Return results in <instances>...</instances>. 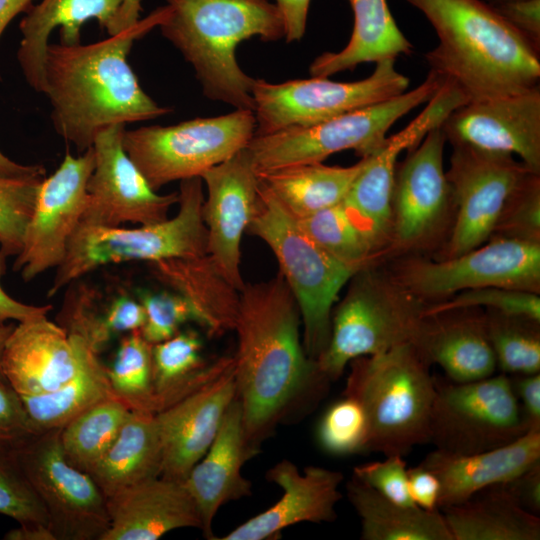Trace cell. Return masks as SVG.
Instances as JSON below:
<instances>
[{
  "label": "cell",
  "instance_id": "9",
  "mask_svg": "<svg viewBox=\"0 0 540 540\" xmlns=\"http://www.w3.org/2000/svg\"><path fill=\"white\" fill-rule=\"evenodd\" d=\"M444 79L430 70L416 88L309 127L255 135L249 144L257 174L288 166L322 162L330 155L354 150L361 158L373 154L393 124L427 103Z\"/></svg>",
  "mask_w": 540,
  "mask_h": 540
},
{
  "label": "cell",
  "instance_id": "60",
  "mask_svg": "<svg viewBox=\"0 0 540 540\" xmlns=\"http://www.w3.org/2000/svg\"><path fill=\"white\" fill-rule=\"evenodd\" d=\"M487 3L494 5L502 2L517 1V0H485Z\"/></svg>",
  "mask_w": 540,
  "mask_h": 540
},
{
  "label": "cell",
  "instance_id": "37",
  "mask_svg": "<svg viewBox=\"0 0 540 540\" xmlns=\"http://www.w3.org/2000/svg\"><path fill=\"white\" fill-rule=\"evenodd\" d=\"M35 434L61 429L94 405L114 398L105 366L91 350L78 373L60 388L21 396Z\"/></svg>",
  "mask_w": 540,
  "mask_h": 540
},
{
  "label": "cell",
  "instance_id": "43",
  "mask_svg": "<svg viewBox=\"0 0 540 540\" xmlns=\"http://www.w3.org/2000/svg\"><path fill=\"white\" fill-rule=\"evenodd\" d=\"M539 293L503 288L486 287L459 292L449 300L426 307L424 317L446 311L486 307L508 316L528 318L540 322Z\"/></svg>",
  "mask_w": 540,
  "mask_h": 540
},
{
  "label": "cell",
  "instance_id": "35",
  "mask_svg": "<svg viewBox=\"0 0 540 540\" xmlns=\"http://www.w3.org/2000/svg\"><path fill=\"white\" fill-rule=\"evenodd\" d=\"M346 492L360 518L363 540H453L440 510L398 504L355 475Z\"/></svg>",
  "mask_w": 540,
  "mask_h": 540
},
{
  "label": "cell",
  "instance_id": "57",
  "mask_svg": "<svg viewBox=\"0 0 540 540\" xmlns=\"http://www.w3.org/2000/svg\"><path fill=\"white\" fill-rule=\"evenodd\" d=\"M45 168L42 165H23L16 163L0 151V175L11 178L43 177Z\"/></svg>",
  "mask_w": 540,
  "mask_h": 540
},
{
  "label": "cell",
  "instance_id": "29",
  "mask_svg": "<svg viewBox=\"0 0 540 540\" xmlns=\"http://www.w3.org/2000/svg\"><path fill=\"white\" fill-rule=\"evenodd\" d=\"M413 344L453 382L475 381L497 371L486 316L466 308L425 316Z\"/></svg>",
  "mask_w": 540,
  "mask_h": 540
},
{
  "label": "cell",
  "instance_id": "23",
  "mask_svg": "<svg viewBox=\"0 0 540 540\" xmlns=\"http://www.w3.org/2000/svg\"><path fill=\"white\" fill-rule=\"evenodd\" d=\"M141 0H42L32 5L19 23L22 39L17 60L28 85L42 93L44 60L52 31L59 28L60 43L80 44V29L95 19L109 36L140 21Z\"/></svg>",
  "mask_w": 540,
  "mask_h": 540
},
{
  "label": "cell",
  "instance_id": "34",
  "mask_svg": "<svg viewBox=\"0 0 540 540\" xmlns=\"http://www.w3.org/2000/svg\"><path fill=\"white\" fill-rule=\"evenodd\" d=\"M203 343L192 329L152 345V382L156 413L217 378L234 362L223 356L211 363L202 356Z\"/></svg>",
  "mask_w": 540,
  "mask_h": 540
},
{
  "label": "cell",
  "instance_id": "26",
  "mask_svg": "<svg viewBox=\"0 0 540 540\" xmlns=\"http://www.w3.org/2000/svg\"><path fill=\"white\" fill-rule=\"evenodd\" d=\"M110 524L102 540H156L181 528L202 529L183 482L158 476L106 498Z\"/></svg>",
  "mask_w": 540,
  "mask_h": 540
},
{
  "label": "cell",
  "instance_id": "11",
  "mask_svg": "<svg viewBox=\"0 0 540 540\" xmlns=\"http://www.w3.org/2000/svg\"><path fill=\"white\" fill-rule=\"evenodd\" d=\"M528 431L507 374L453 382L436 378L429 443L451 455H469L516 441Z\"/></svg>",
  "mask_w": 540,
  "mask_h": 540
},
{
  "label": "cell",
  "instance_id": "17",
  "mask_svg": "<svg viewBox=\"0 0 540 540\" xmlns=\"http://www.w3.org/2000/svg\"><path fill=\"white\" fill-rule=\"evenodd\" d=\"M94 167L92 146L77 157L67 151L56 171L42 180L13 265L25 282L63 262L87 205V183Z\"/></svg>",
  "mask_w": 540,
  "mask_h": 540
},
{
  "label": "cell",
  "instance_id": "50",
  "mask_svg": "<svg viewBox=\"0 0 540 540\" xmlns=\"http://www.w3.org/2000/svg\"><path fill=\"white\" fill-rule=\"evenodd\" d=\"M516 30L540 49V0H517L492 5Z\"/></svg>",
  "mask_w": 540,
  "mask_h": 540
},
{
  "label": "cell",
  "instance_id": "16",
  "mask_svg": "<svg viewBox=\"0 0 540 540\" xmlns=\"http://www.w3.org/2000/svg\"><path fill=\"white\" fill-rule=\"evenodd\" d=\"M467 103L462 93L445 80L415 119L364 157L363 167L342 204L376 253L392 237V190L398 156L416 146L430 130L441 126L455 109Z\"/></svg>",
  "mask_w": 540,
  "mask_h": 540
},
{
  "label": "cell",
  "instance_id": "15",
  "mask_svg": "<svg viewBox=\"0 0 540 540\" xmlns=\"http://www.w3.org/2000/svg\"><path fill=\"white\" fill-rule=\"evenodd\" d=\"M532 174L512 155L454 145L446 177L457 217L443 259L486 242L511 197Z\"/></svg>",
  "mask_w": 540,
  "mask_h": 540
},
{
  "label": "cell",
  "instance_id": "20",
  "mask_svg": "<svg viewBox=\"0 0 540 540\" xmlns=\"http://www.w3.org/2000/svg\"><path fill=\"white\" fill-rule=\"evenodd\" d=\"M200 178L207 189L202 208L207 228V254L240 291L245 285L240 269L241 240L254 216L259 191L250 151L243 148Z\"/></svg>",
  "mask_w": 540,
  "mask_h": 540
},
{
  "label": "cell",
  "instance_id": "38",
  "mask_svg": "<svg viewBox=\"0 0 540 540\" xmlns=\"http://www.w3.org/2000/svg\"><path fill=\"white\" fill-rule=\"evenodd\" d=\"M131 413L115 398L87 409L60 429V442L68 461L87 470L106 452Z\"/></svg>",
  "mask_w": 540,
  "mask_h": 540
},
{
  "label": "cell",
  "instance_id": "24",
  "mask_svg": "<svg viewBox=\"0 0 540 540\" xmlns=\"http://www.w3.org/2000/svg\"><path fill=\"white\" fill-rule=\"evenodd\" d=\"M236 398L233 364L214 380L155 414L164 478L183 482L217 436Z\"/></svg>",
  "mask_w": 540,
  "mask_h": 540
},
{
  "label": "cell",
  "instance_id": "39",
  "mask_svg": "<svg viewBox=\"0 0 540 540\" xmlns=\"http://www.w3.org/2000/svg\"><path fill=\"white\" fill-rule=\"evenodd\" d=\"M115 399L129 410L156 414L152 382V344L140 331L121 338L113 361L107 367Z\"/></svg>",
  "mask_w": 540,
  "mask_h": 540
},
{
  "label": "cell",
  "instance_id": "44",
  "mask_svg": "<svg viewBox=\"0 0 540 540\" xmlns=\"http://www.w3.org/2000/svg\"><path fill=\"white\" fill-rule=\"evenodd\" d=\"M366 419L361 406L354 399L343 396L322 416L317 439L320 446L332 455L364 452Z\"/></svg>",
  "mask_w": 540,
  "mask_h": 540
},
{
  "label": "cell",
  "instance_id": "41",
  "mask_svg": "<svg viewBox=\"0 0 540 540\" xmlns=\"http://www.w3.org/2000/svg\"><path fill=\"white\" fill-rule=\"evenodd\" d=\"M298 221L323 250L347 265L363 269L376 254L342 202Z\"/></svg>",
  "mask_w": 540,
  "mask_h": 540
},
{
  "label": "cell",
  "instance_id": "58",
  "mask_svg": "<svg viewBox=\"0 0 540 540\" xmlns=\"http://www.w3.org/2000/svg\"><path fill=\"white\" fill-rule=\"evenodd\" d=\"M33 0H0V37L8 24L21 12H27Z\"/></svg>",
  "mask_w": 540,
  "mask_h": 540
},
{
  "label": "cell",
  "instance_id": "36",
  "mask_svg": "<svg viewBox=\"0 0 540 540\" xmlns=\"http://www.w3.org/2000/svg\"><path fill=\"white\" fill-rule=\"evenodd\" d=\"M363 164L364 158L347 167L307 163L257 175L259 182L289 214L303 219L341 203Z\"/></svg>",
  "mask_w": 540,
  "mask_h": 540
},
{
  "label": "cell",
  "instance_id": "45",
  "mask_svg": "<svg viewBox=\"0 0 540 540\" xmlns=\"http://www.w3.org/2000/svg\"><path fill=\"white\" fill-rule=\"evenodd\" d=\"M0 515L49 526L46 510L11 452L0 451Z\"/></svg>",
  "mask_w": 540,
  "mask_h": 540
},
{
  "label": "cell",
  "instance_id": "56",
  "mask_svg": "<svg viewBox=\"0 0 540 540\" xmlns=\"http://www.w3.org/2000/svg\"><path fill=\"white\" fill-rule=\"evenodd\" d=\"M4 540H56L50 527L43 523L19 524L3 536Z\"/></svg>",
  "mask_w": 540,
  "mask_h": 540
},
{
  "label": "cell",
  "instance_id": "10",
  "mask_svg": "<svg viewBox=\"0 0 540 540\" xmlns=\"http://www.w3.org/2000/svg\"><path fill=\"white\" fill-rule=\"evenodd\" d=\"M255 130L253 111L235 109L169 126L125 129L122 144L150 187L158 191L173 181L201 177L247 147Z\"/></svg>",
  "mask_w": 540,
  "mask_h": 540
},
{
  "label": "cell",
  "instance_id": "32",
  "mask_svg": "<svg viewBox=\"0 0 540 540\" xmlns=\"http://www.w3.org/2000/svg\"><path fill=\"white\" fill-rule=\"evenodd\" d=\"M162 446L155 414L131 411L118 436L87 470L106 498L161 475Z\"/></svg>",
  "mask_w": 540,
  "mask_h": 540
},
{
  "label": "cell",
  "instance_id": "48",
  "mask_svg": "<svg viewBox=\"0 0 540 540\" xmlns=\"http://www.w3.org/2000/svg\"><path fill=\"white\" fill-rule=\"evenodd\" d=\"M385 457L382 461L356 466L353 475L391 501L405 506H416L408 490V468L404 457L400 455Z\"/></svg>",
  "mask_w": 540,
  "mask_h": 540
},
{
  "label": "cell",
  "instance_id": "6",
  "mask_svg": "<svg viewBox=\"0 0 540 540\" xmlns=\"http://www.w3.org/2000/svg\"><path fill=\"white\" fill-rule=\"evenodd\" d=\"M247 232L272 250L299 307L302 342L313 360L327 346L333 305L342 287L361 269L323 250L259 182L258 201Z\"/></svg>",
  "mask_w": 540,
  "mask_h": 540
},
{
  "label": "cell",
  "instance_id": "55",
  "mask_svg": "<svg viewBox=\"0 0 540 540\" xmlns=\"http://www.w3.org/2000/svg\"><path fill=\"white\" fill-rule=\"evenodd\" d=\"M310 2L311 0H274L283 19L284 38L288 43L303 38Z\"/></svg>",
  "mask_w": 540,
  "mask_h": 540
},
{
  "label": "cell",
  "instance_id": "47",
  "mask_svg": "<svg viewBox=\"0 0 540 540\" xmlns=\"http://www.w3.org/2000/svg\"><path fill=\"white\" fill-rule=\"evenodd\" d=\"M496 232L498 237L539 242V174H532L511 197L497 223Z\"/></svg>",
  "mask_w": 540,
  "mask_h": 540
},
{
  "label": "cell",
  "instance_id": "1",
  "mask_svg": "<svg viewBox=\"0 0 540 540\" xmlns=\"http://www.w3.org/2000/svg\"><path fill=\"white\" fill-rule=\"evenodd\" d=\"M300 325L298 304L280 273L240 290L234 377L246 441L255 455L295 402L317 400L329 382L306 354Z\"/></svg>",
  "mask_w": 540,
  "mask_h": 540
},
{
  "label": "cell",
  "instance_id": "18",
  "mask_svg": "<svg viewBox=\"0 0 540 540\" xmlns=\"http://www.w3.org/2000/svg\"><path fill=\"white\" fill-rule=\"evenodd\" d=\"M125 126H109L94 139L95 167L87 183L82 224L118 227L161 222L178 202V192L153 190L127 155L122 144Z\"/></svg>",
  "mask_w": 540,
  "mask_h": 540
},
{
  "label": "cell",
  "instance_id": "53",
  "mask_svg": "<svg viewBox=\"0 0 540 540\" xmlns=\"http://www.w3.org/2000/svg\"><path fill=\"white\" fill-rule=\"evenodd\" d=\"M408 490L414 504L424 510L438 508L440 483L437 477L421 464L407 469Z\"/></svg>",
  "mask_w": 540,
  "mask_h": 540
},
{
  "label": "cell",
  "instance_id": "42",
  "mask_svg": "<svg viewBox=\"0 0 540 540\" xmlns=\"http://www.w3.org/2000/svg\"><path fill=\"white\" fill-rule=\"evenodd\" d=\"M43 179L0 175V247L7 257L17 256L22 248Z\"/></svg>",
  "mask_w": 540,
  "mask_h": 540
},
{
  "label": "cell",
  "instance_id": "52",
  "mask_svg": "<svg viewBox=\"0 0 540 540\" xmlns=\"http://www.w3.org/2000/svg\"><path fill=\"white\" fill-rule=\"evenodd\" d=\"M510 497L524 510L540 514V460L502 484Z\"/></svg>",
  "mask_w": 540,
  "mask_h": 540
},
{
  "label": "cell",
  "instance_id": "7",
  "mask_svg": "<svg viewBox=\"0 0 540 540\" xmlns=\"http://www.w3.org/2000/svg\"><path fill=\"white\" fill-rule=\"evenodd\" d=\"M200 177L180 181L179 209L172 218L136 228L79 223L71 236L65 258L56 268L48 296L99 267L129 261L148 263L207 253V228L202 208Z\"/></svg>",
  "mask_w": 540,
  "mask_h": 540
},
{
  "label": "cell",
  "instance_id": "30",
  "mask_svg": "<svg viewBox=\"0 0 540 540\" xmlns=\"http://www.w3.org/2000/svg\"><path fill=\"white\" fill-rule=\"evenodd\" d=\"M148 266L158 282L189 302L197 323L209 336L219 337L234 330L240 291L225 278L207 253L159 260Z\"/></svg>",
  "mask_w": 540,
  "mask_h": 540
},
{
  "label": "cell",
  "instance_id": "13",
  "mask_svg": "<svg viewBox=\"0 0 540 540\" xmlns=\"http://www.w3.org/2000/svg\"><path fill=\"white\" fill-rule=\"evenodd\" d=\"M41 500L56 540H102L107 500L91 476L66 458L60 429L33 435L11 452Z\"/></svg>",
  "mask_w": 540,
  "mask_h": 540
},
{
  "label": "cell",
  "instance_id": "33",
  "mask_svg": "<svg viewBox=\"0 0 540 540\" xmlns=\"http://www.w3.org/2000/svg\"><path fill=\"white\" fill-rule=\"evenodd\" d=\"M453 540H539L540 518L521 508L502 484L440 509Z\"/></svg>",
  "mask_w": 540,
  "mask_h": 540
},
{
  "label": "cell",
  "instance_id": "51",
  "mask_svg": "<svg viewBox=\"0 0 540 540\" xmlns=\"http://www.w3.org/2000/svg\"><path fill=\"white\" fill-rule=\"evenodd\" d=\"M509 378L528 431H540V373L515 374Z\"/></svg>",
  "mask_w": 540,
  "mask_h": 540
},
{
  "label": "cell",
  "instance_id": "25",
  "mask_svg": "<svg viewBox=\"0 0 540 540\" xmlns=\"http://www.w3.org/2000/svg\"><path fill=\"white\" fill-rule=\"evenodd\" d=\"M267 478L283 491L278 502L215 540H269L297 523L336 519L344 478L339 471L309 466L301 473L294 463L282 460L270 468Z\"/></svg>",
  "mask_w": 540,
  "mask_h": 540
},
{
  "label": "cell",
  "instance_id": "3",
  "mask_svg": "<svg viewBox=\"0 0 540 540\" xmlns=\"http://www.w3.org/2000/svg\"><path fill=\"white\" fill-rule=\"evenodd\" d=\"M434 28L438 45L425 54L430 70L468 103L539 86L537 48L482 0H406Z\"/></svg>",
  "mask_w": 540,
  "mask_h": 540
},
{
  "label": "cell",
  "instance_id": "8",
  "mask_svg": "<svg viewBox=\"0 0 540 540\" xmlns=\"http://www.w3.org/2000/svg\"><path fill=\"white\" fill-rule=\"evenodd\" d=\"M350 281L346 295L332 310L330 337L316 359L329 381L338 379L355 358L413 343L424 319L423 301L396 278L365 267Z\"/></svg>",
  "mask_w": 540,
  "mask_h": 540
},
{
  "label": "cell",
  "instance_id": "49",
  "mask_svg": "<svg viewBox=\"0 0 540 540\" xmlns=\"http://www.w3.org/2000/svg\"><path fill=\"white\" fill-rule=\"evenodd\" d=\"M33 435L21 396L0 376V451L12 452Z\"/></svg>",
  "mask_w": 540,
  "mask_h": 540
},
{
  "label": "cell",
  "instance_id": "5",
  "mask_svg": "<svg viewBox=\"0 0 540 540\" xmlns=\"http://www.w3.org/2000/svg\"><path fill=\"white\" fill-rule=\"evenodd\" d=\"M348 365L343 396L358 402L364 412V452L404 457L415 446L429 443L436 378L415 344L358 357Z\"/></svg>",
  "mask_w": 540,
  "mask_h": 540
},
{
  "label": "cell",
  "instance_id": "46",
  "mask_svg": "<svg viewBox=\"0 0 540 540\" xmlns=\"http://www.w3.org/2000/svg\"><path fill=\"white\" fill-rule=\"evenodd\" d=\"M138 300L146 315L145 323L139 331L152 345L171 338L189 321L197 323L196 314L189 302L172 290L153 292L140 289Z\"/></svg>",
  "mask_w": 540,
  "mask_h": 540
},
{
  "label": "cell",
  "instance_id": "28",
  "mask_svg": "<svg viewBox=\"0 0 540 540\" xmlns=\"http://www.w3.org/2000/svg\"><path fill=\"white\" fill-rule=\"evenodd\" d=\"M540 460V431H529L502 447L469 455L434 449L420 463L440 483L438 508L456 505L477 492L504 484Z\"/></svg>",
  "mask_w": 540,
  "mask_h": 540
},
{
  "label": "cell",
  "instance_id": "19",
  "mask_svg": "<svg viewBox=\"0 0 540 540\" xmlns=\"http://www.w3.org/2000/svg\"><path fill=\"white\" fill-rule=\"evenodd\" d=\"M441 128L453 146L517 155L540 173V87L471 102L455 109Z\"/></svg>",
  "mask_w": 540,
  "mask_h": 540
},
{
  "label": "cell",
  "instance_id": "59",
  "mask_svg": "<svg viewBox=\"0 0 540 540\" xmlns=\"http://www.w3.org/2000/svg\"><path fill=\"white\" fill-rule=\"evenodd\" d=\"M15 325L13 324H0V376L4 378L1 371V358L4 350L5 343L11 334Z\"/></svg>",
  "mask_w": 540,
  "mask_h": 540
},
{
  "label": "cell",
  "instance_id": "4",
  "mask_svg": "<svg viewBox=\"0 0 540 540\" xmlns=\"http://www.w3.org/2000/svg\"><path fill=\"white\" fill-rule=\"evenodd\" d=\"M161 34L191 64L205 97L235 109H254L255 78L236 58L238 45L252 37L285 36L282 16L268 0H165Z\"/></svg>",
  "mask_w": 540,
  "mask_h": 540
},
{
  "label": "cell",
  "instance_id": "40",
  "mask_svg": "<svg viewBox=\"0 0 540 540\" xmlns=\"http://www.w3.org/2000/svg\"><path fill=\"white\" fill-rule=\"evenodd\" d=\"M485 316L497 369L510 375L540 372V322L490 310Z\"/></svg>",
  "mask_w": 540,
  "mask_h": 540
},
{
  "label": "cell",
  "instance_id": "21",
  "mask_svg": "<svg viewBox=\"0 0 540 540\" xmlns=\"http://www.w3.org/2000/svg\"><path fill=\"white\" fill-rule=\"evenodd\" d=\"M445 134L430 130L396 164L392 190V237L400 247L424 242L439 227L451 199L443 165Z\"/></svg>",
  "mask_w": 540,
  "mask_h": 540
},
{
  "label": "cell",
  "instance_id": "22",
  "mask_svg": "<svg viewBox=\"0 0 540 540\" xmlns=\"http://www.w3.org/2000/svg\"><path fill=\"white\" fill-rule=\"evenodd\" d=\"M91 350L95 351L82 335L67 332L47 316L38 317L14 326L1 371L20 396L45 394L70 381Z\"/></svg>",
  "mask_w": 540,
  "mask_h": 540
},
{
  "label": "cell",
  "instance_id": "14",
  "mask_svg": "<svg viewBox=\"0 0 540 540\" xmlns=\"http://www.w3.org/2000/svg\"><path fill=\"white\" fill-rule=\"evenodd\" d=\"M396 279L422 301L486 287L539 293L540 243L498 237L437 262L409 261Z\"/></svg>",
  "mask_w": 540,
  "mask_h": 540
},
{
  "label": "cell",
  "instance_id": "27",
  "mask_svg": "<svg viewBox=\"0 0 540 540\" xmlns=\"http://www.w3.org/2000/svg\"><path fill=\"white\" fill-rule=\"evenodd\" d=\"M254 455L246 441L242 408L236 397L213 443L183 481L197 507L201 531L207 539L215 537L212 525L220 507L251 494V484L242 475V467Z\"/></svg>",
  "mask_w": 540,
  "mask_h": 540
},
{
  "label": "cell",
  "instance_id": "2",
  "mask_svg": "<svg viewBox=\"0 0 540 540\" xmlns=\"http://www.w3.org/2000/svg\"><path fill=\"white\" fill-rule=\"evenodd\" d=\"M164 7L133 27L86 45L49 44L42 93L49 99L56 133L79 152L113 125L146 121L172 111L141 88L127 56L134 42L158 26Z\"/></svg>",
  "mask_w": 540,
  "mask_h": 540
},
{
  "label": "cell",
  "instance_id": "12",
  "mask_svg": "<svg viewBox=\"0 0 540 540\" xmlns=\"http://www.w3.org/2000/svg\"><path fill=\"white\" fill-rule=\"evenodd\" d=\"M409 82V78L397 71L395 59L377 62L371 75L354 82H337L328 77L283 83L255 79L252 88L255 135L322 123L400 95L407 91Z\"/></svg>",
  "mask_w": 540,
  "mask_h": 540
},
{
  "label": "cell",
  "instance_id": "31",
  "mask_svg": "<svg viewBox=\"0 0 540 540\" xmlns=\"http://www.w3.org/2000/svg\"><path fill=\"white\" fill-rule=\"evenodd\" d=\"M354 24L347 45L325 52L311 63L312 77H328L362 63H377L412 53L413 46L396 24L387 0H347Z\"/></svg>",
  "mask_w": 540,
  "mask_h": 540
},
{
  "label": "cell",
  "instance_id": "54",
  "mask_svg": "<svg viewBox=\"0 0 540 540\" xmlns=\"http://www.w3.org/2000/svg\"><path fill=\"white\" fill-rule=\"evenodd\" d=\"M6 258L7 256L0 247V279L6 270ZM51 309V305H28L14 299L3 289L0 283V324H5L8 320L22 322L47 316Z\"/></svg>",
  "mask_w": 540,
  "mask_h": 540
}]
</instances>
